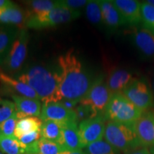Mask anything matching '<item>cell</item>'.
I'll return each instance as SVG.
<instances>
[{
    "instance_id": "obj_1",
    "label": "cell",
    "mask_w": 154,
    "mask_h": 154,
    "mask_svg": "<svg viewBox=\"0 0 154 154\" xmlns=\"http://www.w3.org/2000/svg\"><path fill=\"white\" fill-rule=\"evenodd\" d=\"M57 66L62 100L79 103L88 93L95 78L92 77L73 49L59 56Z\"/></svg>"
},
{
    "instance_id": "obj_2",
    "label": "cell",
    "mask_w": 154,
    "mask_h": 154,
    "mask_svg": "<svg viewBox=\"0 0 154 154\" xmlns=\"http://www.w3.org/2000/svg\"><path fill=\"white\" fill-rule=\"evenodd\" d=\"M11 76L29 86L44 103L62 101L59 91L60 76L57 64L56 66L32 64Z\"/></svg>"
},
{
    "instance_id": "obj_3",
    "label": "cell",
    "mask_w": 154,
    "mask_h": 154,
    "mask_svg": "<svg viewBox=\"0 0 154 154\" xmlns=\"http://www.w3.org/2000/svg\"><path fill=\"white\" fill-rule=\"evenodd\" d=\"M104 138L115 149L126 153L142 147L135 130V124L109 121L106 125Z\"/></svg>"
},
{
    "instance_id": "obj_4",
    "label": "cell",
    "mask_w": 154,
    "mask_h": 154,
    "mask_svg": "<svg viewBox=\"0 0 154 154\" xmlns=\"http://www.w3.org/2000/svg\"><path fill=\"white\" fill-rule=\"evenodd\" d=\"M143 112L122 93H116L111 96L103 116L109 121L134 124L141 116Z\"/></svg>"
},
{
    "instance_id": "obj_5",
    "label": "cell",
    "mask_w": 154,
    "mask_h": 154,
    "mask_svg": "<svg viewBox=\"0 0 154 154\" xmlns=\"http://www.w3.org/2000/svg\"><path fill=\"white\" fill-rule=\"evenodd\" d=\"M80 15V11L71 10L60 6L46 12L29 15L25 28L42 29L54 27L59 24L74 21L78 19Z\"/></svg>"
},
{
    "instance_id": "obj_6",
    "label": "cell",
    "mask_w": 154,
    "mask_h": 154,
    "mask_svg": "<svg viewBox=\"0 0 154 154\" xmlns=\"http://www.w3.org/2000/svg\"><path fill=\"white\" fill-rule=\"evenodd\" d=\"M29 37L26 29H21L9 54L2 65V71L10 76H14L22 70L27 55Z\"/></svg>"
},
{
    "instance_id": "obj_7",
    "label": "cell",
    "mask_w": 154,
    "mask_h": 154,
    "mask_svg": "<svg viewBox=\"0 0 154 154\" xmlns=\"http://www.w3.org/2000/svg\"><path fill=\"white\" fill-rule=\"evenodd\" d=\"M111 96L105 77L101 74L96 77L88 93L79 103L89 108L96 117L103 116Z\"/></svg>"
},
{
    "instance_id": "obj_8",
    "label": "cell",
    "mask_w": 154,
    "mask_h": 154,
    "mask_svg": "<svg viewBox=\"0 0 154 154\" xmlns=\"http://www.w3.org/2000/svg\"><path fill=\"white\" fill-rule=\"evenodd\" d=\"M122 94L143 111L154 106V99L151 85L143 79H136L123 91Z\"/></svg>"
},
{
    "instance_id": "obj_9",
    "label": "cell",
    "mask_w": 154,
    "mask_h": 154,
    "mask_svg": "<svg viewBox=\"0 0 154 154\" xmlns=\"http://www.w3.org/2000/svg\"><path fill=\"white\" fill-rule=\"evenodd\" d=\"M106 119L103 116L88 119L79 124V132L83 148L101 140L104 136Z\"/></svg>"
},
{
    "instance_id": "obj_10",
    "label": "cell",
    "mask_w": 154,
    "mask_h": 154,
    "mask_svg": "<svg viewBox=\"0 0 154 154\" xmlns=\"http://www.w3.org/2000/svg\"><path fill=\"white\" fill-rule=\"evenodd\" d=\"M40 119L42 121H54L62 124L79 123L74 109H68L61 101L44 103Z\"/></svg>"
},
{
    "instance_id": "obj_11",
    "label": "cell",
    "mask_w": 154,
    "mask_h": 154,
    "mask_svg": "<svg viewBox=\"0 0 154 154\" xmlns=\"http://www.w3.org/2000/svg\"><path fill=\"white\" fill-rule=\"evenodd\" d=\"M0 91L2 95L21 96L32 99H38L35 91L20 81L17 80L10 75L6 74L0 69Z\"/></svg>"
},
{
    "instance_id": "obj_12",
    "label": "cell",
    "mask_w": 154,
    "mask_h": 154,
    "mask_svg": "<svg viewBox=\"0 0 154 154\" xmlns=\"http://www.w3.org/2000/svg\"><path fill=\"white\" fill-rule=\"evenodd\" d=\"M135 130L142 147L154 146V108L143 111L135 123Z\"/></svg>"
},
{
    "instance_id": "obj_13",
    "label": "cell",
    "mask_w": 154,
    "mask_h": 154,
    "mask_svg": "<svg viewBox=\"0 0 154 154\" xmlns=\"http://www.w3.org/2000/svg\"><path fill=\"white\" fill-rule=\"evenodd\" d=\"M131 38L140 53L146 57L154 55V32L146 26L134 28L130 31Z\"/></svg>"
},
{
    "instance_id": "obj_14",
    "label": "cell",
    "mask_w": 154,
    "mask_h": 154,
    "mask_svg": "<svg viewBox=\"0 0 154 154\" xmlns=\"http://www.w3.org/2000/svg\"><path fill=\"white\" fill-rule=\"evenodd\" d=\"M28 17L26 9L21 8L14 2L0 9V24L11 25L24 29Z\"/></svg>"
},
{
    "instance_id": "obj_15",
    "label": "cell",
    "mask_w": 154,
    "mask_h": 154,
    "mask_svg": "<svg viewBox=\"0 0 154 154\" xmlns=\"http://www.w3.org/2000/svg\"><path fill=\"white\" fill-rule=\"evenodd\" d=\"M126 25L136 26L142 22L141 3L136 0H112Z\"/></svg>"
},
{
    "instance_id": "obj_16",
    "label": "cell",
    "mask_w": 154,
    "mask_h": 154,
    "mask_svg": "<svg viewBox=\"0 0 154 154\" xmlns=\"http://www.w3.org/2000/svg\"><path fill=\"white\" fill-rule=\"evenodd\" d=\"M136 79L129 71L124 69L113 68L109 72L106 81L108 88L113 95L116 93H122L125 88Z\"/></svg>"
},
{
    "instance_id": "obj_17",
    "label": "cell",
    "mask_w": 154,
    "mask_h": 154,
    "mask_svg": "<svg viewBox=\"0 0 154 154\" xmlns=\"http://www.w3.org/2000/svg\"><path fill=\"white\" fill-rule=\"evenodd\" d=\"M103 25L109 30L114 31L123 25H126L120 11L112 0H100Z\"/></svg>"
},
{
    "instance_id": "obj_18",
    "label": "cell",
    "mask_w": 154,
    "mask_h": 154,
    "mask_svg": "<svg viewBox=\"0 0 154 154\" xmlns=\"http://www.w3.org/2000/svg\"><path fill=\"white\" fill-rule=\"evenodd\" d=\"M11 97L16 105L17 116L19 119L27 116H40L42 108L40 100L21 96Z\"/></svg>"
},
{
    "instance_id": "obj_19",
    "label": "cell",
    "mask_w": 154,
    "mask_h": 154,
    "mask_svg": "<svg viewBox=\"0 0 154 154\" xmlns=\"http://www.w3.org/2000/svg\"><path fill=\"white\" fill-rule=\"evenodd\" d=\"M59 146L62 151H76L83 149L79 132L78 123L64 124Z\"/></svg>"
},
{
    "instance_id": "obj_20",
    "label": "cell",
    "mask_w": 154,
    "mask_h": 154,
    "mask_svg": "<svg viewBox=\"0 0 154 154\" xmlns=\"http://www.w3.org/2000/svg\"><path fill=\"white\" fill-rule=\"evenodd\" d=\"M20 29L15 26L0 24V67L9 54Z\"/></svg>"
},
{
    "instance_id": "obj_21",
    "label": "cell",
    "mask_w": 154,
    "mask_h": 154,
    "mask_svg": "<svg viewBox=\"0 0 154 154\" xmlns=\"http://www.w3.org/2000/svg\"><path fill=\"white\" fill-rule=\"evenodd\" d=\"M42 124L43 121L38 117L27 116L19 119L15 129L14 136L18 138L23 135L41 131Z\"/></svg>"
},
{
    "instance_id": "obj_22",
    "label": "cell",
    "mask_w": 154,
    "mask_h": 154,
    "mask_svg": "<svg viewBox=\"0 0 154 154\" xmlns=\"http://www.w3.org/2000/svg\"><path fill=\"white\" fill-rule=\"evenodd\" d=\"M63 124L54 121H43L41 128L42 138L59 143L61 138Z\"/></svg>"
},
{
    "instance_id": "obj_23",
    "label": "cell",
    "mask_w": 154,
    "mask_h": 154,
    "mask_svg": "<svg viewBox=\"0 0 154 154\" xmlns=\"http://www.w3.org/2000/svg\"><path fill=\"white\" fill-rule=\"evenodd\" d=\"M41 138V131L29 133L18 138L24 154H38V142Z\"/></svg>"
},
{
    "instance_id": "obj_24",
    "label": "cell",
    "mask_w": 154,
    "mask_h": 154,
    "mask_svg": "<svg viewBox=\"0 0 154 154\" xmlns=\"http://www.w3.org/2000/svg\"><path fill=\"white\" fill-rule=\"evenodd\" d=\"M23 2L26 6V10L29 16L46 12L58 7H60L58 1H51V0H31V1H24Z\"/></svg>"
},
{
    "instance_id": "obj_25",
    "label": "cell",
    "mask_w": 154,
    "mask_h": 154,
    "mask_svg": "<svg viewBox=\"0 0 154 154\" xmlns=\"http://www.w3.org/2000/svg\"><path fill=\"white\" fill-rule=\"evenodd\" d=\"M86 16L88 20L95 26H103V18L100 0H89L85 7Z\"/></svg>"
},
{
    "instance_id": "obj_26",
    "label": "cell",
    "mask_w": 154,
    "mask_h": 154,
    "mask_svg": "<svg viewBox=\"0 0 154 154\" xmlns=\"http://www.w3.org/2000/svg\"><path fill=\"white\" fill-rule=\"evenodd\" d=\"M0 151L5 154H24L18 138L0 135Z\"/></svg>"
},
{
    "instance_id": "obj_27",
    "label": "cell",
    "mask_w": 154,
    "mask_h": 154,
    "mask_svg": "<svg viewBox=\"0 0 154 154\" xmlns=\"http://www.w3.org/2000/svg\"><path fill=\"white\" fill-rule=\"evenodd\" d=\"M87 154H119V151L103 139L97 140L86 147Z\"/></svg>"
},
{
    "instance_id": "obj_28",
    "label": "cell",
    "mask_w": 154,
    "mask_h": 154,
    "mask_svg": "<svg viewBox=\"0 0 154 154\" xmlns=\"http://www.w3.org/2000/svg\"><path fill=\"white\" fill-rule=\"evenodd\" d=\"M141 15L143 26L154 32V6L146 2L141 3Z\"/></svg>"
},
{
    "instance_id": "obj_29",
    "label": "cell",
    "mask_w": 154,
    "mask_h": 154,
    "mask_svg": "<svg viewBox=\"0 0 154 154\" xmlns=\"http://www.w3.org/2000/svg\"><path fill=\"white\" fill-rule=\"evenodd\" d=\"M17 113L16 105L9 100L0 99V124Z\"/></svg>"
},
{
    "instance_id": "obj_30",
    "label": "cell",
    "mask_w": 154,
    "mask_h": 154,
    "mask_svg": "<svg viewBox=\"0 0 154 154\" xmlns=\"http://www.w3.org/2000/svg\"><path fill=\"white\" fill-rule=\"evenodd\" d=\"M61 151V146L56 142L50 141L43 138L38 142V154H60Z\"/></svg>"
},
{
    "instance_id": "obj_31",
    "label": "cell",
    "mask_w": 154,
    "mask_h": 154,
    "mask_svg": "<svg viewBox=\"0 0 154 154\" xmlns=\"http://www.w3.org/2000/svg\"><path fill=\"white\" fill-rule=\"evenodd\" d=\"M19 119L17 113L5 122L0 124V135L5 136H14V132Z\"/></svg>"
},
{
    "instance_id": "obj_32",
    "label": "cell",
    "mask_w": 154,
    "mask_h": 154,
    "mask_svg": "<svg viewBox=\"0 0 154 154\" xmlns=\"http://www.w3.org/2000/svg\"><path fill=\"white\" fill-rule=\"evenodd\" d=\"M61 7H65L71 10L79 11L84 7H86L88 1L86 0H58Z\"/></svg>"
},
{
    "instance_id": "obj_33",
    "label": "cell",
    "mask_w": 154,
    "mask_h": 154,
    "mask_svg": "<svg viewBox=\"0 0 154 154\" xmlns=\"http://www.w3.org/2000/svg\"><path fill=\"white\" fill-rule=\"evenodd\" d=\"M126 154H151L149 150L146 147H141L139 149L134 150L129 152V153H127Z\"/></svg>"
},
{
    "instance_id": "obj_34",
    "label": "cell",
    "mask_w": 154,
    "mask_h": 154,
    "mask_svg": "<svg viewBox=\"0 0 154 154\" xmlns=\"http://www.w3.org/2000/svg\"><path fill=\"white\" fill-rule=\"evenodd\" d=\"M60 154H87L86 151H83L81 150H76V151H62Z\"/></svg>"
},
{
    "instance_id": "obj_35",
    "label": "cell",
    "mask_w": 154,
    "mask_h": 154,
    "mask_svg": "<svg viewBox=\"0 0 154 154\" xmlns=\"http://www.w3.org/2000/svg\"><path fill=\"white\" fill-rule=\"evenodd\" d=\"M11 2H12L9 1V0H0V9L9 5V4H11Z\"/></svg>"
},
{
    "instance_id": "obj_36",
    "label": "cell",
    "mask_w": 154,
    "mask_h": 154,
    "mask_svg": "<svg viewBox=\"0 0 154 154\" xmlns=\"http://www.w3.org/2000/svg\"><path fill=\"white\" fill-rule=\"evenodd\" d=\"M151 88L152 90V92H153V99H154V73L153 74V76H152V80H151Z\"/></svg>"
},
{
    "instance_id": "obj_37",
    "label": "cell",
    "mask_w": 154,
    "mask_h": 154,
    "mask_svg": "<svg viewBox=\"0 0 154 154\" xmlns=\"http://www.w3.org/2000/svg\"><path fill=\"white\" fill-rule=\"evenodd\" d=\"M149 151L151 154H154V146H152V147L149 148Z\"/></svg>"
},
{
    "instance_id": "obj_38",
    "label": "cell",
    "mask_w": 154,
    "mask_h": 154,
    "mask_svg": "<svg viewBox=\"0 0 154 154\" xmlns=\"http://www.w3.org/2000/svg\"><path fill=\"white\" fill-rule=\"evenodd\" d=\"M146 2L150 4V5L154 6V1H153V0H149V1H146Z\"/></svg>"
}]
</instances>
